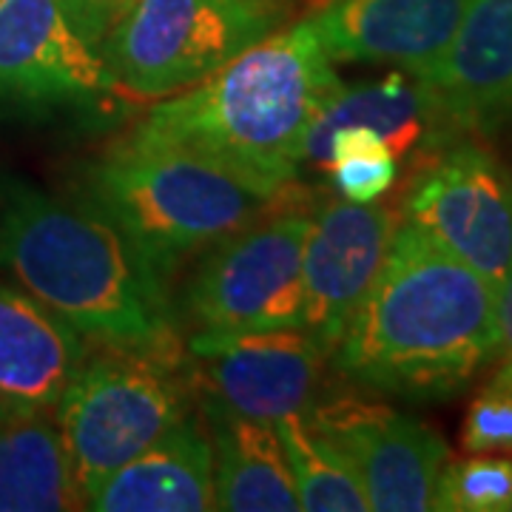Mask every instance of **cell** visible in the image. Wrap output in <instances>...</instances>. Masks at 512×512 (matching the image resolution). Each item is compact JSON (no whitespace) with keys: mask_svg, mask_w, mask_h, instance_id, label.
<instances>
[{"mask_svg":"<svg viewBox=\"0 0 512 512\" xmlns=\"http://www.w3.org/2000/svg\"><path fill=\"white\" fill-rule=\"evenodd\" d=\"M498 356L495 288L402 222L330 365L407 402L458 396Z\"/></svg>","mask_w":512,"mask_h":512,"instance_id":"6da1fadb","label":"cell"},{"mask_svg":"<svg viewBox=\"0 0 512 512\" xmlns=\"http://www.w3.org/2000/svg\"><path fill=\"white\" fill-rule=\"evenodd\" d=\"M339 89L342 77L308 18L151 106L131 137L185 151L282 200L302 177L308 131Z\"/></svg>","mask_w":512,"mask_h":512,"instance_id":"7a4b0ae2","label":"cell"},{"mask_svg":"<svg viewBox=\"0 0 512 512\" xmlns=\"http://www.w3.org/2000/svg\"><path fill=\"white\" fill-rule=\"evenodd\" d=\"M0 265L83 339L180 350L168 285L92 202L12 188L0 217Z\"/></svg>","mask_w":512,"mask_h":512,"instance_id":"3957f363","label":"cell"},{"mask_svg":"<svg viewBox=\"0 0 512 512\" xmlns=\"http://www.w3.org/2000/svg\"><path fill=\"white\" fill-rule=\"evenodd\" d=\"M86 194L163 282L276 205L214 165L131 134L92 165Z\"/></svg>","mask_w":512,"mask_h":512,"instance_id":"277c9868","label":"cell"},{"mask_svg":"<svg viewBox=\"0 0 512 512\" xmlns=\"http://www.w3.org/2000/svg\"><path fill=\"white\" fill-rule=\"evenodd\" d=\"M55 410L86 510V498L117 467L191 413L183 353L100 345L77 367Z\"/></svg>","mask_w":512,"mask_h":512,"instance_id":"5b68a950","label":"cell"},{"mask_svg":"<svg viewBox=\"0 0 512 512\" xmlns=\"http://www.w3.org/2000/svg\"><path fill=\"white\" fill-rule=\"evenodd\" d=\"M279 0H137L100 43V57L134 97H171L274 35Z\"/></svg>","mask_w":512,"mask_h":512,"instance_id":"8992f818","label":"cell"},{"mask_svg":"<svg viewBox=\"0 0 512 512\" xmlns=\"http://www.w3.org/2000/svg\"><path fill=\"white\" fill-rule=\"evenodd\" d=\"M311 211H268L211 245L185 282L177 322L202 330L305 325L302 251Z\"/></svg>","mask_w":512,"mask_h":512,"instance_id":"52a82bcc","label":"cell"},{"mask_svg":"<svg viewBox=\"0 0 512 512\" xmlns=\"http://www.w3.org/2000/svg\"><path fill=\"white\" fill-rule=\"evenodd\" d=\"M325 362L328 350L305 328L202 330L188 336L183 373L200 404L276 424L311 410Z\"/></svg>","mask_w":512,"mask_h":512,"instance_id":"ba28073f","label":"cell"},{"mask_svg":"<svg viewBox=\"0 0 512 512\" xmlns=\"http://www.w3.org/2000/svg\"><path fill=\"white\" fill-rule=\"evenodd\" d=\"M404 222L498 288L512 271V174L490 148L456 143L421 165Z\"/></svg>","mask_w":512,"mask_h":512,"instance_id":"9c48e42d","label":"cell"},{"mask_svg":"<svg viewBox=\"0 0 512 512\" xmlns=\"http://www.w3.org/2000/svg\"><path fill=\"white\" fill-rule=\"evenodd\" d=\"M120 86L60 0H0V111H103Z\"/></svg>","mask_w":512,"mask_h":512,"instance_id":"30bf717a","label":"cell"},{"mask_svg":"<svg viewBox=\"0 0 512 512\" xmlns=\"http://www.w3.org/2000/svg\"><path fill=\"white\" fill-rule=\"evenodd\" d=\"M308 416L350 461L370 510H433L436 481L447 464V444L433 427L350 393L319 396Z\"/></svg>","mask_w":512,"mask_h":512,"instance_id":"8fae6325","label":"cell"},{"mask_svg":"<svg viewBox=\"0 0 512 512\" xmlns=\"http://www.w3.org/2000/svg\"><path fill=\"white\" fill-rule=\"evenodd\" d=\"M396 228V214L376 202L328 200L311 211L302 251V328L328 350V356L370 291Z\"/></svg>","mask_w":512,"mask_h":512,"instance_id":"7c38bea8","label":"cell"},{"mask_svg":"<svg viewBox=\"0 0 512 512\" xmlns=\"http://www.w3.org/2000/svg\"><path fill=\"white\" fill-rule=\"evenodd\" d=\"M464 9L467 0H330L311 20L333 63L421 77L450 46Z\"/></svg>","mask_w":512,"mask_h":512,"instance_id":"4fadbf2b","label":"cell"},{"mask_svg":"<svg viewBox=\"0 0 512 512\" xmlns=\"http://www.w3.org/2000/svg\"><path fill=\"white\" fill-rule=\"evenodd\" d=\"M456 131H495L512 120V0H467L444 55L419 77Z\"/></svg>","mask_w":512,"mask_h":512,"instance_id":"5bb4252c","label":"cell"},{"mask_svg":"<svg viewBox=\"0 0 512 512\" xmlns=\"http://www.w3.org/2000/svg\"><path fill=\"white\" fill-rule=\"evenodd\" d=\"M365 126L376 131L390 146L393 157L424 160L436 154L458 134L450 117L441 109L436 92L407 72H390L382 80L342 83L330 103L308 131L302 171L328 163V143L339 128Z\"/></svg>","mask_w":512,"mask_h":512,"instance_id":"9a60e30c","label":"cell"},{"mask_svg":"<svg viewBox=\"0 0 512 512\" xmlns=\"http://www.w3.org/2000/svg\"><path fill=\"white\" fill-rule=\"evenodd\" d=\"M94 512L214 510V447L191 410L163 439L117 467L89 498Z\"/></svg>","mask_w":512,"mask_h":512,"instance_id":"2e32d148","label":"cell"},{"mask_svg":"<svg viewBox=\"0 0 512 512\" xmlns=\"http://www.w3.org/2000/svg\"><path fill=\"white\" fill-rule=\"evenodd\" d=\"M86 356V339L72 325L32 293L0 282V402L52 410Z\"/></svg>","mask_w":512,"mask_h":512,"instance_id":"e0dca14e","label":"cell"},{"mask_svg":"<svg viewBox=\"0 0 512 512\" xmlns=\"http://www.w3.org/2000/svg\"><path fill=\"white\" fill-rule=\"evenodd\" d=\"M214 447V510H302L274 424L200 404Z\"/></svg>","mask_w":512,"mask_h":512,"instance_id":"ac0fdd59","label":"cell"},{"mask_svg":"<svg viewBox=\"0 0 512 512\" xmlns=\"http://www.w3.org/2000/svg\"><path fill=\"white\" fill-rule=\"evenodd\" d=\"M83 510L72 461L49 410H9L0 421V512Z\"/></svg>","mask_w":512,"mask_h":512,"instance_id":"d6986e66","label":"cell"},{"mask_svg":"<svg viewBox=\"0 0 512 512\" xmlns=\"http://www.w3.org/2000/svg\"><path fill=\"white\" fill-rule=\"evenodd\" d=\"M299 504L305 512H365L370 510L367 495L353 473L350 461L333 441L316 427L308 413H291L274 424Z\"/></svg>","mask_w":512,"mask_h":512,"instance_id":"ffe728a7","label":"cell"},{"mask_svg":"<svg viewBox=\"0 0 512 512\" xmlns=\"http://www.w3.org/2000/svg\"><path fill=\"white\" fill-rule=\"evenodd\" d=\"M325 174L342 200L376 202L396 183L399 160L376 131L348 126L330 137Z\"/></svg>","mask_w":512,"mask_h":512,"instance_id":"44dd1931","label":"cell"},{"mask_svg":"<svg viewBox=\"0 0 512 512\" xmlns=\"http://www.w3.org/2000/svg\"><path fill=\"white\" fill-rule=\"evenodd\" d=\"M512 458L473 453L444 464L436 481L433 510L439 512H510Z\"/></svg>","mask_w":512,"mask_h":512,"instance_id":"7402d4cb","label":"cell"},{"mask_svg":"<svg viewBox=\"0 0 512 512\" xmlns=\"http://www.w3.org/2000/svg\"><path fill=\"white\" fill-rule=\"evenodd\" d=\"M461 447L467 453H512V359L507 356L467 407Z\"/></svg>","mask_w":512,"mask_h":512,"instance_id":"603a6c76","label":"cell"},{"mask_svg":"<svg viewBox=\"0 0 512 512\" xmlns=\"http://www.w3.org/2000/svg\"><path fill=\"white\" fill-rule=\"evenodd\" d=\"M137 0H60L66 18L89 46L100 49L111 29L126 18Z\"/></svg>","mask_w":512,"mask_h":512,"instance_id":"cb8c5ba5","label":"cell"},{"mask_svg":"<svg viewBox=\"0 0 512 512\" xmlns=\"http://www.w3.org/2000/svg\"><path fill=\"white\" fill-rule=\"evenodd\" d=\"M495 325H498V356L512 359V271L495 288Z\"/></svg>","mask_w":512,"mask_h":512,"instance_id":"d4e9b609","label":"cell"},{"mask_svg":"<svg viewBox=\"0 0 512 512\" xmlns=\"http://www.w3.org/2000/svg\"><path fill=\"white\" fill-rule=\"evenodd\" d=\"M9 410H12V407H6V404L0 402V421L6 419V413H9Z\"/></svg>","mask_w":512,"mask_h":512,"instance_id":"484cf974","label":"cell"},{"mask_svg":"<svg viewBox=\"0 0 512 512\" xmlns=\"http://www.w3.org/2000/svg\"><path fill=\"white\" fill-rule=\"evenodd\" d=\"M510 510H512V507H510Z\"/></svg>","mask_w":512,"mask_h":512,"instance_id":"4316f807","label":"cell"}]
</instances>
